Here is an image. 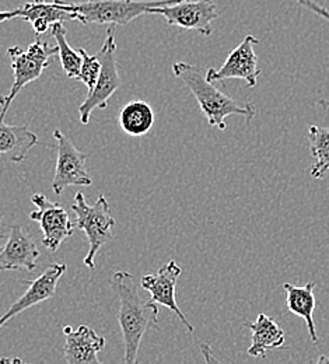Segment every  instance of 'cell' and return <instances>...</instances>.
Returning <instances> with one entry per match:
<instances>
[{"label":"cell","mask_w":329,"mask_h":364,"mask_svg":"<svg viewBox=\"0 0 329 364\" xmlns=\"http://www.w3.org/2000/svg\"><path fill=\"white\" fill-rule=\"evenodd\" d=\"M119 309L118 322L122 332L125 353L124 363L134 364L138 360L143 336L149 329H160L158 304L151 300H143L135 276L128 271H117L111 279Z\"/></svg>","instance_id":"1"},{"label":"cell","mask_w":329,"mask_h":364,"mask_svg":"<svg viewBox=\"0 0 329 364\" xmlns=\"http://www.w3.org/2000/svg\"><path fill=\"white\" fill-rule=\"evenodd\" d=\"M173 72L195 97L202 115L210 127L226 131V119L232 115L244 117L247 124L255 117L257 109L252 102L244 105L237 102L226 92L219 90L213 83L207 82L200 68L187 62H176L173 65Z\"/></svg>","instance_id":"2"},{"label":"cell","mask_w":329,"mask_h":364,"mask_svg":"<svg viewBox=\"0 0 329 364\" xmlns=\"http://www.w3.org/2000/svg\"><path fill=\"white\" fill-rule=\"evenodd\" d=\"M183 0H86L80 3H68L60 0L63 9L76 13L82 24H107L126 26L143 14H149L150 9L168 6Z\"/></svg>","instance_id":"3"},{"label":"cell","mask_w":329,"mask_h":364,"mask_svg":"<svg viewBox=\"0 0 329 364\" xmlns=\"http://www.w3.org/2000/svg\"><path fill=\"white\" fill-rule=\"evenodd\" d=\"M58 53V46H52L47 41L37 38L26 49L20 46H11L7 49V55L11 62L14 82L7 95H0V121H4L11 102L27 85L38 80L44 70L49 66L52 56Z\"/></svg>","instance_id":"4"},{"label":"cell","mask_w":329,"mask_h":364,"mask_svg":"<svg viewBox=\"0 0 329 364\" xmlns=\"http://www.w3.org/2000/svg\"><path fill=\"white\" fill-rule=\"evenodd\" d=\"M72 210L76 215V220L73 222L75 230L79 228L85 231L90 244V250L85 258V265L89 269H95V255L108 241L112 240V228L117 225L111 215L109 203L104 195H99L95 205H89L85 193L77 192L75 195Z\"/></svg>","instance_id":"5"},{"label":"cell","mask_w":329,"mask_h":364,"mask_svg":"<svg viewBox=\"0 0 329 364\" xmlns=\"http://www.w3.org/2000/svg\"><path fill=\"white\" fill-rule=\"evenodd\" d=\"M98 58L101 60V69L95 89L87 92L86 100L77 108L80 122L83 125L90 124L95 109H105L108 107V100L122 86L117 62L115 26L108 27L105 41L98 52Z\"/></svg>","instance_id":"6"},{"label":"cell","mask_w":329,"mask_h":364,"mask_svg":"<svg viewBox=\"0 0 329 364\" xmlns=\"http://www.w3.org/2000/svg\"><path fill=\"white\" fill-rule=\"evenodd\" d=\"M53 137L58 144V161L52 180L53 193L60 195L69 186L93 185V180L86 168L89 154L80 151L60 129L53 131Z\"/></svg>","instance_id":"7"},{"label":"cell","mask_w":329,"mask_h":364,"mask_svg":"<svg viewBox=\"0 0 329 364\" xmlns=\"http://www.w3.org/2000/svg\"><path fill=\"white\" fill-rule=\"evenodd\" d=\"M149 14L163 16L170 26L195 30L206 37L213 34L212 23L219 17L215 0H183L168 6L153 7Z\"/></svg>","instance_id":"8"},{"label":"cell","mask_w":329,"mask_h":364,"mask_svg":"<svg viewBox=\"0 0 329 364\" xmlns=\"http://www.w3.org/2000/svg\"><path fill=\"white\" fill-rule=\"evenodd\" d=\"M31 202L37 210L30 213V219L41 226L44 247L50 252H56L60 244L73 235V222L60 203L49 200L43 193H34Z\"/></svg>","instance_id":"9"},{"label":"cell","mask_w":329,"mask_h":364,"mask_svg":"<svg viewBox=\"0 0 329 364\" xmlns=\"http://www.w3.org/2000/svg\"><path fill=\"white\" fill-rule=\"evenodd\" d=\"M258 44L259 40H257V37L247 36L242 43L232 50L220 69L210 68L205 73L206 80L210 83H216L229 79H242L245 80L247 87H255L258 83V77L261 76L258 56L254 50V46Z\"/></svg>","instance_id":"10"},{"label":"cell","mask_w":329,"mask_h":364,"mask_svg":"<svg viewBox=\"0 0 329 364\" xmlns=\"http://www.w3.org/2000/svg\"><path fill=\"white\" fill-rule=\"evenodd\" d=\"M181 273H183V268L176 261H170L164 267H161L157 273L144 274L141 279V286L146 291L150 293L151 301L173 311L185 325L189 333H193L195 331L193 325L187 319L185 314L180 310L176 299L177 282Z\"/></svg>","instance_id":"11"},{"label":"cell","mask_w":329,"mask_h":364,"mask_svg":"<svg viewBox=\"0 0 329 364\" xmlns=\"http://www.w3.org/2000/svg\"><path fill=\"white\" fill-rule=\"evenodd\" d=\"M66 265L65 264H50L44 272L41 273L37 279L34 280H23L24 284L28 286L27 291L16 300L9 310L0 317V328L4 326L9 321L16 318L18 314L23 311L44 303L49 299L53 297L58 283L60 277L66 272Z\"/></svg>","instance_id":"12"},{"label":"cell","mask_w":329,"mask_h":364,"mask_svg":"<svg viewBox=\"0 0 329 364\" xmlns=\"http://www.w3.org/2000/svg\"><path fill=\"white\" fill-rule=\"evenodd\" d=\"M38 258L40 250L34 238L21 226H11L4 245L0 247V272H31L37 269Z\"/></svg>","instance_id":"13"},{"label":"cell","mask_w":329,"mask_h":364,"mask_svg":"<svg viewBox=\"0 0 329 364\" xmlns=\"http://www.w3.org/2000/svg\"><path fill=\"white\" fill-rule=\"evenodd\" d=\"M13 18H23L28 21L33 26L36 34L41 36L47 33L52 24L76 20L77 16L76 13L63 9L60 0H52L50 3H47L45 0H34L33 3H26L24 6L10 11H0V23Z\"/></svg>","instance_id":"14"},{"label":"cell","mask_w":329,"mask_h":364,"mask_svg":"<svg viewBox=\"0 0 329 364\" xmlns=\"http://www.w3.org/2000/svg\"><path fill=\"white\" fill-rule=\"evenodd\" d=\"M65 360L69 364H98V353L105 348V338L95 333L87 325H80L77 329L65 326Z\"/></svg>","instance_id":"15"},{"label":"cell","mask_w":329,"mask_h":364,"mask_svg":"<svg viewBox=\"0 0 329 364\" xmlns=\"http://www.w3.org/2000/svg\"><path fill=\"white\" fill-rule=\"evenodd\" d=\"M251 331V346L248 355L257 359H265L269 350L281 349L284 345V331L281 325L266 314H259L255 322H245Z\"/></svg>","instance_id":"16"},{"label":"cell","mask_w":329,"mask_h":364,"mask_svg":"<svg viewBox=\"0 0 329 364\" xmlns=\"http://www.w3.org/2000/svg\"><path fill=\"white\" fill-rule=\"evenodd\" d=\"M283 289L286 291V304L288 311L306 321L311 342L314 345H318L320 338L317 335V328L314 322V311L317 307V299L314 294L315 283L308 282L304 286L284 283Z\"/></svg>","instance_id":"17"},{"label":"cell","mask_w":329,"mask_h":364,"mask_svg":"<svg viewBox=\"0 0 329 364\" xmlns=\"http://www.w3.org/2000/svg\"><path fill=\"white\" fill-rule=\"evenodd\" d=\"M38 144V136L27 127L7 125L0 121V154L13 163H23L28 151Z\"/></svg>","instance_id":"18"},{"label":"cell","mask_w":329,"mask_h":364,"mask_svg":"<svg viewBox=\"0 0 329 364\" xmlns=\"http://www.w3.org/2000/svg\"><path fill=\"white\" fill-rule=\"evenodd\" d=\"M118 119L124 134L134 137L144 136L154 125V111L150 104L135 100L124 105Z\"/></svg>","instance_id":"19"},{"label":"cell","mask_w":329,"mask_h":364,"mask_svg":"<svg viewBox=\"0 0 329 364\" xmlns=\"http://www.w3.org/2000/svg\"><path fill=\"white\" fill-rule=\"evenodd\" d=\"M310 150L315 163L311 168V177L321 180L329 174V128L311 125L308 129Z\"/></svg>","instance_id":"20"},{"label":"cell","mask_w":329,"mask_h":364,"mask_svg":"<svg viewBox=\"0 0 329 364\" xmlns=\"http://www.w3.org/2000/svg\"><path fill=\"white\" fill-rule=\"evenodd\" d=\"M50 36L56 40L58 46V55L60 59V65L63 72L68 77L76 79L80 66H82V55L79 49L72 48L66 40V28L63 27V23H55L50 26Z\"/></svg>","instance_id":"21"},{"label":"cell","mask_w":329,"mask_h":364,"mask_svg":"<svg viewBox=\"0 0 329 364\" xmlns=\"http://www.w3.org/2000/svg\"><path fill=\"white\" fill-rule=\"evenodd\" d=\"M79 52L82 55V66H80V72H79L76 80L82 82L89 89V91H92L95 89L98 75H99L101 60H99L98 55H90L83 48H80Z\"/></svg>","instance_id":"22"},{"label":"cell","mask_w":329,"mask_h":364,"mask_svg":"<svg viewBox=\"0 0 329 364\" xmlns=\"http://www.w3.org/2000/svg\"><path fill=\"white\" fill-rule=\"evenodd\" d=\"M297 3L303 7H306L307 10H310L311 13L317 14L318 17L324 18L325 21L329 23V10L325 9L324 6H321L320 3H317L315 0H297Z\"/></svg>","instance_id":"23"},{"label":"cell","mask_w":329,"mask_h":364,"mask_svg":"<svg viewBox=\"0 0 329 364\" xmlns=\"http://www.w3.org/2000/svg\"><path fill=\"white\" fill-rule=\"evenodd\" d=\"M317 363H329L328 356H321L317 359Z\"/></svg>","instance_id":"24"},{"label":"cell","mask_w":329,"mask_h":364,"mask_svg":"<svg viewBox=\"0 0 329 364\" xmlns=\"http://www.w3.org/2000/svg\"><path fill=\"white\" fill-rule=\"evenodd\" d=\"M317 104H318V105H321V107H325V108H329L328 100H320V101H318Z\"/></svg>","instance_id":"25"},{"label":"cell","mask_w":329,"mask_h":364,"mask_svg":"<svg viewBox=\"0 0 329 364\" xmlns=\"http://www.w3.org/2000/svg\"><path fill=\"white\" fill-rule=\"evenodd\" d=\"M36 1H44V0H36Z\"/></svg>","instance_id":"26"},{"label":"cell","mask_w":329,"mask_h":364,"mask_svg":"<svg viewBox=\"0 0 329 364\" xmlns=\"http://www.w3.org/2000/svg\"><path fill=\"white\" fill-rule=\"evenodd\" d=\"M0 225H1V218H0ZM1 235V234H0Z\"/></svg>","instance_id":"27"}]
</instances>
